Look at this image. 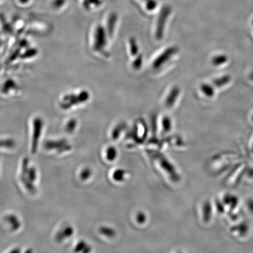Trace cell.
<instances>
[{
  "mask_svg": "<svg viewBox=\"0 0 253 253\" xmlns=\"http://www.w3.org/2000/svg\"><path fill=\"white\" fill-rule=\"evenodd\" d=\"M177 49L175 47H170L167 49L165 51L161 53V54L155 60L153 63V67L154 69H158L161 67L163 65L169 61L172 58V56L175 55L177 52Z\"/></svg>",
  "mask_w": 253,
  "mask_h": 253,
  "instance_id": "cell-1",
  "label": "cell"
},
{
  "mask_svg": "<svg viewBox=\"0 0 253 253\" xmlns=\"http://www.w3.org/2000/svg\"><path fill=\"white\" fill-rule=\"evenodd\" d=\"M180 93L179 88L178 87H174L170 90L166 100V105L168 107H172L175 103L177 98H178Z\"/></svg>",
  "mask_w": 253,
  "mask_h": 253,
  "instance_id": "cell-2",
  "label": "cell"
},
{
  "mask_svg": "<svg viewBox=\"0 0 253 253\" xmlns=\"http://www.w3.org/2000/svg\"><path fill=\"white\" fill-rule=\"evenodd\" d=\"M96 42V47L97 49H101L106 45V37L104 30L102 28H100L97 31Z\"/></svg>",
  "mask_w": 253,
  "mask_h": 253,
  "instance_id": "cell-3",
  "label": "cell"
},
{
  "mask_svg": "<svg viewBox=\"0 0 253 253\" xmlns=\"http://www.w3.org/2000/svg\"><path fill=\"white\" fill-rule=\"evenodd\" d=\"M63 230L62 232H60L56 237L57 240H59L60 242L62 241L65 237L67 238V237H71L74 233V229L72 227L68 226Z\"/></svg>",
  "mask_w": 253,
  "mask_h": 253,
  "instance_id": "cell-4",
  "label": "cell"
},
{
  "mask_svg": "<svg viewBox=\"0 0 253 253\" xmlns=\"http://www.w3.org/2000/svg\"><path fill=\"white\" fill-rule=\"evenodd\" d=\"M129 48H130V52L132 55L134 56L137 55L138 52V46L137 45V41L135 39L132 38L129 40Z\"/></svg>",
  "mask_w": 253,
  "mask_h": 253,
  "instance_id": "cell-5",
  "label": "cell"
},
{
  "mask_svg": "<svg viewBox=\"0 0 253 253\" xmlns=\"http://www.w3.org/2000/svg\"><path fill=\"white\" fill-rule=\"evenodd\" d=\"M163 128L165 129L167 132L169 131L170 128H171V123L169 119L166 118L163 119Z\"/></svg>",
  "mask_w": 253,
  "mask_h": 253,
  "instance_id": "cell-6",
  "label": "cell"
},
{
  "mask_svg": "<svg viewBox=\"0 0 253 253\" xmlns=\"http://www.w3.org/2000/svg\"><path fill=\"white\" fill-rule=\"evenodd\" d=\"M142 63V57L139 56L137 59L135 60L133 63V67L135 69H138L141 68Z\"/></svg>",
  "mask_w": 253,
  "mask_h": 253,
  "instance_id": "cell-7",
  "label": "cell"
},
{
  "mask_svg": "<svg viewBox=\"0 0 253 253\" xmlns=\"http://www.w3.org/2000/svg\"><path fill=\"white\" fill-rule=\"evenodd\" d=\"M91 173L90 169H84L81 173V178L84 180H86L88 177L90 176Z\"/></svg>",
  "mask_w": 253,
  "mask_h": 253,
  "instance_id": "cell-8",
  "label": "cell"
},
{
  "mask_svg": "<svg viewBox=\"0 0 253 253\" xmlns=\"http://www.w3.org/2000/svg\"><path fill=\"white\" fill-rule=\"evenodd\" d=\"M107 156H108V159L112 160L116 156V151L114 148H110L107 152Z\"/></svg>",
  "mask_w": 253,
  "mask_h": 253,
  "instance_id": "cell-9",
  "label": "cell"
}]
</instances>
